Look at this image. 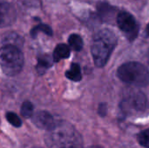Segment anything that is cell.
Returning <instances> with one entry per match:
<instances>
[{
	"label": "cell",
	"mask_w": 149,
	"mask_h": 148,
	"mask_svg": "<svg viewBox=\"0 0 149 148\" xmlns=\"http://www.w3.org/2000/svg\"><path fill=\"white\" fill-rule=\"evenodd\" d=\"M146 31H147V34L149 36V24H148V26H147V29H146Z\"/></svg>",
	"instance_id": "19"
},
{
	"label": "cell",
	"mask_w": 149,
	"mask_h": 148,
	"mask_svg": "<svg viewBox=\"0 0 149 148\" xmlns=\"http://www.w3.org/2000/svg\"><path fill=\"white\" fill-rule=\"evenodd\" d=\"M86 148H104V147H99V146H92V147H88Z\"/></svg>",
	"instance_id": "18"
},
{
	"label": "cell",
	"mask_w": 149,
	"mask_h": 148,
	"mask_svg": "<svg viewBox=\"0 0 149 148\" xmlns=\"http://www.w3.org/2000/svg\"><path fill=\"white\" fill-rule=\"evenodd\" d=\"M98 11H99V14H100V17L103 20L108 21V20L111 19L112 14L113 13L114 9L113 7H111L110 5H108L107 3H100L98 5Z\"/></svg>",
	"instance_id": "10"
},
{
	"label": "cell",
	"mask_w": 149,
	"mask_h": 148,
	"mask_svg": "<svg viewBox=\"0 0 149 148\" xmlns=\"http://www.w3.org/2000/svg\"><path fill=\"white\" fill-rule=\"evenodd\" d=\"M32 148H41V147H32Z\"/></svg>",
	"instance_id": "20"
},
{
	"label": "cell",
	"mask_w": 149,
	"mask_h": 148,
	"mask_svg": "<svg viewBox=\"0 0 149 148\" xmlns=\"http://www.w3.org/2000/svg\"><path fill=\"white\" fill-rule=\"evenodd\" d=\"M117 24L120 29L127 34V36L133 40L138 32V25L134 16L127 11L120 12L116 17Z\"/></svg>",
	"instance_id": "6"
},
{
	"label": "cell",
	"mask_w": 149,
	"mask_h": 148,
	"mask_svg": "<svg viewBox=\"0 0 149 148\" xmlns=\"http://www.w3.org/2000/svg\"><path fill=\"white\" fill-rule=\"evenodd\" d=\"M148 99L144 93L132 91L127 93L120 103L122 112L127 115H135L144 113L148 109Z\"/></svg>",
	"instance_id": "5"
},
{
	"label": "cell",
	"mask_w": 149,
	"mask_h": 148,
	"mask_svg": "<svg viewBox=\"0 0 149 148\" xmlns=\"http://www.w3.org/2000/svg\"><path fill=\"white\" fill-rule=\"evenodd\" d=\"M148 61H149V55H148Z\"/></svg>",
	"instance_id": "21"
},
{
	"label": "cell",
	"mask_w": 149,
	"mask_h": 148,
	"mask_svg": "<svg viewBox=\"0 0 149 148\" xmlns=\"http://www.w3.org/2000/svg\"><path fill=\"white\" fill-rule=\"evenodd\" d=\"M32 121L36 126L46 131L50 130L55 123L53 117L49 113L45 111H40L35 113L32 117Z\"/></svg>",
	"instance_id": "8"
},
{
	"label": "cell",
	"mask_w": 149,
	"mask_h": 148,
	"mask_svg": "<svg viewBox=\"0 0 149 148\" xmlns=\"http://www.w3.org/2000/svg\"><path fill=\"white\" fill-rule=\"evenodd\" d=\"M24 65V56L21 51L13 44L0 48V67L7 76L18 74Z\"/></svg>",
	"instance_id": "4"
},
{
	"label": "cell",
	"mask_w": 149,
	"mask_h": 148,
	"mask_svg": "<svg viewBox=\"0 0 149 148\" xmlns=\"http://www.w3.org/2000/svg\"><path fill=\"white\" fill-rule=\"evenodd\" d=\"M65 76L67 79L72 81H80L82 79V74L80 71V66L78 64H72L70 69L65 72Z\"/></svg>",
	"instance_id": "11"
},
{
	"label": "cell",
	"mask_w": 149,
	"mask_h": 148,
	"mask_svg": "<svg viewBox=\"0 0 149 148\" xmlns=\"http://www.w3.org/2000/svg\"><path fill=\"white\" fill-rule=\"evenodd\" d=\"M68 43L74 51H80L83 48V39L78 34H72L68 38Z\"/></svg>",
	"instance_id": "12"
},
{
	"label": "cell",
	"mask_w": 149,
	"mask_h": 148,
	"mask_svg": "<svg viewBox=\"0 0 149 148\" xmlns=\"http://www.w3.org/2000/svg\"><path fill=\"white\" fill-rule=\"evenodd\" d=\"M48 148H83V140L75 127L66 121L55 122L45 133Z\"/></svg>",
	"instance_id": "1"
},
{
	"label": "cell",
	"mask_w": 149,
	"mask_h": 148,
	"mask_svg": "<svg viewBox=\"0 0 149 148\" xmlns=\"http://www.w3.org/2000/svg\"><path fill=\"white\" fill-rule=\"evenodd\" d=\"M116 44V35L107 29L100 31L94 36L91 51L96 66L102 67L107 64Z\"/></svg>",
	"instance_id": "2"
},
{
	"label": "cell",
	"mask_w": 149,
	"mask_h": 148,
	"mask_svg": "<svg viewBox=\"0 0 149 148\" xmlns=\"http://www.w3.org/2000/svg\"><path fill=\"white\" fill-rule=\"evenodd\" d=\"M38 32H43L48 36H52V30L51 29L50 26L46 25V24H38L37 26H35L31 31V35L32 38H35Z\"/></svg>",
	"instance_id": "14"
},
{
	"label": "cell",
	"mask_w": 149,
	"mask_h": 148,
	"mask_svg": "<svg viewBox=\"0 0 149 148\" xmlns=\"http://www.w3.org/2000/svg\"><path fill=\"white\" fill-rule=\"evenodd\" d=\"M33 109H34L33 105L30 101H28V100L24 101L21 106V114H22V116H24V118L31 117L32 114H33Z\"/></svg>",
	"instance_id": "15"
},
{
	"label": "cell",
	"mask_w": 149,
	"mask_h": 148,
	"mask_svg": "<svg viewBox=\"0 0 149 148\" xmlns=\"http://www.w3.org/2000/svg\"><path fill=\"white\" fill-rule=\"evenodd\" d=\"M117 74L123 82L129 85L144 87L149 84L148 69L138 62H129L122 65L118 69Z\"/></svg>",
	"instance_id": "3"
},
{
	"label": "cell",
	"mask_w": 149,
	"mask_h": 148,
	"mask_svg": "<svg viewBox=\"0 0 149 148\" xmlns=\"http://www.w3.org/2000/svg\"><path fill=\"white\" fill-rule=\"evenodd\" d=\"M70 56V48L65 44H59L56 46L53 51V61L58 62L61 59L67 58Z\"/></svg>",
	"instance_id": "9"
},
{
	"label": "cell",
	"mask_w": 149,
	"mask_h": 148,
	"mask_svg": "<svg viewBox=\"0 0 149 148\" xmlns=\"http://www.w3.org/2000/svg\"><path fill=\"white\" fill-rule=\"evenodd\" d=\"M16 17L14 7L5 1H0V27L11 25L15 22Z\"/></svg>",
	"instance_id": "7"
},
{
	"label": "cell",
	"mask_w": 149,
	"mask_h": 148,
	"mask_svg": "<svg viewBox=\"0 0 149 148\" xmlns=\"http://www.w3.org/2000/svg\"><path fill=\"white\" fill-rule=\"evenodd\" d=\"M52 65V62L48 56H41L38 58V65H37V71L39 74H44L45 72Z\"/></svg>",
	"instance_id": "13"
},
{
	"label": "cell",
	"mask_w": 149,
	"mask_h": 148,
	"mask_svg": "<svg viewBox=\"0 0 149 148\" xmlns=\"http://www.w3.org/2000/svg\"><path fill=\"white\" fill-rule=\"evenodd\" d=\"M6 120L9 121V123L15 126V127H20L22 126V121L21 120L19 119V117L14 113H11V112H9L6 113Z\"/></svg>",
	"instance_id": "17"
},
{
	"label": "cell",
	"mask_w": 149,
	"mask_h": 148,
	"mask_svg": "<svg viewBox=\"0 0 149 148\" xmlns=\"http://www.w3.org/2000/svg\"><path fill=\"white\" fill-rule=\"evenodd\" d=\"M137 140L143 147L149 148V129L140 133L137 136Z\"/></svg>",
	"instance_id": "16"
}]
</instances>
